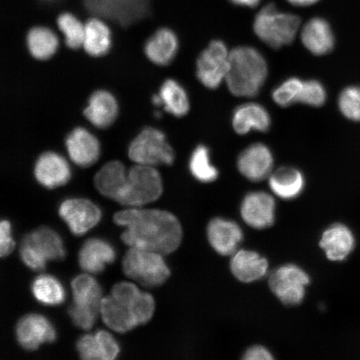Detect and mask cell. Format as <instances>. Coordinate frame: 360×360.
Wrapping results in <instances>:
<instances>
[{
    "label": "cell",
    "instance_id": "ba28073f",
    "mask_svg": "<svg viewBox=\"0 0 360 360\" xmlns=\"http://www.w3.org/2000/svg\"><path fill=\"white\" fill-rule=\"evenodd\" d=\"M130 160L137 165L153 166L171 165L174 162V151L161 130L143 129L130 143Z\"/></svg>",
    "mask_w": 360,
    "mask_h": 360
},
{
    "label": "cell",
    "instance_id": "9c48e42d",
    "mask_svg": "<svg viewBox=\"0 0 360 360\" xmlns=\"http://www.w3.org/2000/svg\"><path fill=\"white\" fill-rule=\"evenodd\" d=\"M310 282L309 274L294 264L282 265L269 278L270 290L286 306H297L302 303Z\"/></svg>",
    "mask_w": 360,
    "mask_h": 360
},
{
    "label": "cell",
    "instance_id": "7a4b0ae2",
    "mask_svg": "<svg viewBox=\"0 0 360 360\" xmlns=\"http://www.w3.org/2000/svg\"><path fill=\"white\" fill-rule=\"evenodd\" d=\"M155 310V299L129 282L116 283L111 295L102 300L103 323L119 333L132 330L150 321Z\"/></svg>",
    "mask_w": 360,
    "mask_h": 360
},
{
    "label": "cell",
    "instance_id": "d6986e66",
    "mask_svg": "<svg viewBox=\"0 0 360 360\" xmlns=\"http://www.w3.org/2000/svg\"><path fill=\"white\" fill-rule=\"evenodd\" d=\"M207 236L211 246L221 255L236 253L243 240V231L238 224L232 220L215 218L207 227Z\"/></svg>",
    "mask_w": 360,
    "mask_h": 360
},
{
    "label": "cell",
    "instance_id": "5bb4252c",
    "mask_svg": "<svg viewBox=\"0 0 360 360\" xmlns=\"http://www.w3.org/2000/svg\"><path fill=\"white\" fill-rule=\"evenodd\" d=\"M356 246V238L347 224L337 222L323 229L319 238V247L328 260L344 262L352 255Z\"/></svg>",
    "mask_w": 360,
    "mask_h": 360
},
{
    "label": "cell",
    "instance_id": "e575fe53",
    "mask_svg": "<svg viewBox=\"0 0 360 360\" xmlns=\"http://www.w3.org/2000/svg\"><path fill=\"white\" fill-rule=\"evenodd\" d=\"M57 24L68 47L77 49L83 46L85 26L77 17L71 13H63L58 16Z\"/></svg>",
    "mask_w": 360,
    "mask_h": 360
},
{
    "label": "cell",
    "instance_id": "8fae6325",
    "mask_svg": "<svg viewBox=\"0 0 360 360\" xmlns=\"http://www.w3.org/2000/svg\"><path fill=\"white\" fill-rule=\"evenodd\" d=\"M229 56L231 51L222 40H213L202 51L196 63V76L205 88L217 89L226 79Z\"/></svg>",
    "mask_w": 360,
    "mask_h": 360
},
{
    "label": "cell",
    "instance_id": "d6a6232c",
    "mask_svg": "<svg viewBox=\"0 0 360 360\" xmlns=\"http://www.w3.org/2000/svg\"><path fill=\"white\" fill-rule=\"evenodd\" d=\"M31 290L34 298L44 305H60L66 299L64 285L58 278L49 274H42L34 278Z\"/></svg>",
    "mask_w": 360,
    "mask_h": 360
},
{
    "label": "cell",
    "instance_id": "44dd1931",
    "mask_svg": "<svg viewBox=\"0 0 360 360\" xmlns=\"http://www.w3.org/2000/svg\"><path fill=\"white\" fill-rule=\"evenodd\" d=\"M81 359L86 360H112L119 356L120 346L114 336L105 330L94 335H85L77 342Z\"/></svg>",
    "mask_w": 360,
    "mask_h": 360
},
{
    "label": "cell",
    "instance_id": "ac0fdd59",
    "mask_svg": "<svg viewBox=\"0 0 360 360\" xmlns=\"http://www.w3.org/2000/svg\"><path fill=\"white\" fill-rule=\"evenodd\" d=\"M68 154L80 167H89L101 156V143L94 135L84 128H76L66 139Z\"/></svg>",
    "mask_w": 360,
    "mask_h": 360
},
{
    "label": "cell",
    "instance_id": "277c9868",
    "mask_svg": "<svg viewBox=\"0 0 360 360\" xmlns=\"http://www.w3.org/2000/svg\"><path fill=\"white\" fill-rule=\"evenodd\" d=\"M299 16L278 11L274 4H268L255 16L254 31L270 48L278 49L295 41L300 28Z\"/></svg>",
    "mask_w": 360,
    "mask_h": 360
},
{
    "label": "cell",
    "instance_id": "b9f144b4",
    "mask_svg": "<svg viewBox=\"0 0 360 360\" xmlns=\"http://www.w3.org/2000/svg\"><path fill=\"white\" fill-rule=\"evenodd\" d=\"M237 6L255 8L258 6L260 0H229Z\"/></svg>",
    "mask_w": 360,
    "mask_h": 360
},
{
    "label": "cell",
    "instance_id": "60d3db41",
    "mask_svg": "<svg viewBox=\"0 0 360 360\" xmlns=\"http://www.w3.org/2000/svg\"><path fill=\"white\" fill-rule=\"evenodd\" d=\"M243 359L245 360H269L273 359V355L263 346L256 345L247 349Z\"/></svg>",
    "mask_w": 360,
    "mask_h": 360
},
{
    "label": "cell",
    "instance_id": "7bdbcfd3",
    "mask_svg": "<svg viewBox=\"0 0 360 360\" xmlns=\"http://www.w3.org/2000/svg\"><path fill=\"white\" fill-rule=\"evenodd\" d=\"M288 2L292 4V6L298 7H307L313 6L316 4L319 0H287Z\"/></svg>",
    "mask_w": 360,
    "mask_h": 360
},
{
    "label": "cell",
    "instance_id": "cb8c5ba5",
    "mask_svg": "<svg viewBox=\"0 0 360 360\" xmlns=\"http://www.w3.org/2000/svg\"><path fill=\"white\" fill-rule=\"evenodd\" d=\"M304 46L315 56L330 53L335 46V35L328 21L322 18H313L301 30Z\"/></svg>",
    "mask_w": 360,
    "mask_h": 360
},
{
    "label": "cell",
    "instance_id": "603a6c76",
    "mask_svg": "<svg viewBox=\"0 0 360 360\" xmlns=\"http://www.w3.org/2000/svg\"><path fill=\"white\" fill-rule=\"evenodd\" d=\"M179 48L176 34L169 28H161L147 40L146 56L153 64L159 66L169 65L177 56Z\"/></svg>",
    "mask_w": 360,
    "mask_h": 360
},
{
    "label": "cell",
    "instance_id": "6da1fadb",
    "mask_svg": "<svg viewBox=\"0 0 360 360\" xmlns=\"http://www.w3.org/2000/svg\"><path fill=\"white\" fill-rule=\"evenodd\" d=\"M114 221L125 229L121 238L130 248L166 255L181 244V224L168 211L130 208L116 213Z\"/></svg>",
    "mask_w": 360,
    "mask_h": 360
},
{
    "label": "cell",
    "instance_id": "4fadbf2b",
    "mask_svg": "<svg viewBox=\"0 0 360 360\" xmlns=\"http://www.w3.org/2000/svg\"><path fill=\"white\" fill-rule=\"evenodd\" d=\"M16 338L22 348L33 351L44 344L55 342L57 332L48 318L42 314H30L17 323Z\"/></svg>",
    "mask_w": 360,
    "mask_h": 360
},
{
    "label": "cell",
    "instance_id": "7402d4cb",
    "mask_svg": "<svg viewBox=\"0 0 360 360\" xmlns=\"http://www.w3.org/2000/svg\"><path fill=\"white\" fill-rule=\"evenodd\" d=\"M232 125L235 131L240 135L248 134L252 130L267 132L271 126V117L259 103H246L233 111Z\"/></svg>",
    "mask_w": 360,
    "mask_h": 360
},
{
    "label": "cell",
    "instance_id": "8d00e7d4",
    "mask_svg": "<svg viewBox=\"0 0 360 360\" xmlns=\"http://www.w3.org/2000/svg\"><path fill=\"white\" fill-rule=\"evenodd\" d=\"M339 107L346 118L360 121V87L350 86L344 89L339 98Z\"/></svg>",
    "mask_w": 360,
    "mask_h": 360
},
{
    "label": "cell",
    "instance_id": "52a82bcc",
    "mask_svg": "<svg viewBox=\"0 0 360 360\" xmlns=\"http://www.w3.org/2000/svg\"><path fill=\"white\" fill-rule=\"evenodd\" d=\"M163 190V180L155 167L137 165L128 171L127 184L118 202L130 208H141L159 199Z\"/></svg>",
    "mask_w": 360,
    "mask_h": 360
},
{
    "label": "cell",
    "instance_id": "836d02e7",
    "mask_svg": "<svg viewBox=\"0 0 360 360\" xmlns=\"http://www.w3.org/2000/svg\"><path fill=\"white\" fill-rule=\"evenodd\" d=\"M188 169L192 176L201 183L214 182L219 177V171L211 162L210 148L204 145L198 146L192 152Z\"/></svg>",
    "mask_w": 360,
    "mask_h": 360
},
{
    "label": "cell",
    "instance_id": "ab89813d",
    "mask_svg": "<svg viewBox=\"0 0 360 360\" xmlns=\"http://www.w3.org/2000/svg\"><path fill=\"white\" fill-rule=\"evenodd\" d=\"M15 246L11 222L6 219L0 220V258L10 255Z\"/></svg>",
    "mask_w": 360,
    "mask_h": 360
},
{
    "label": "cell",
    "instance_id": "8992f818",
    "mask_svg": "<svg viewBox=\"0 0 360 360\" xmlns=\"http://www.w3.org/2000/svg\"><path fill=\"white\" fill-rule=\"evenodd\" d=\"M123 269L126 276L147 288L164 285L171 274L163 255L138 248H130L126 253Z\"/></svg>",
    "mask_w": 360,
    "mask_h": 360
},
{
    "label": "cell",
    "instance_id": "f546056e",
    "mask_svg": "<svg viewBox=\"0 0 360 360\" xmlns=\"http://www.w3.org/2000/svg\"><path fill=\"white\" fill-rule=\"evenodd\" d=\"M158 94L160 97L161 107L169 114L180 118L190 111L191 103L188 93L177 80L166 79Z\"/></svg>",
    "mask_w": 360,
    "mask_h": 360
},
{
    "label": "cell",
    "instance_id": "30bf717a",
    "mask_svg": "<svg viewBox=\"0 0 360 360\" xmlns=\"http://www.w3.org/2000/svg\"><path fill=\"white\" fill-rule=\"evenodd\" d=\"M84 6L94 15L129 26L147 17L150 0H84Z\"/></svg>",
    "mask_w": 360,
    "mask_h": 360
},
{
    "label": "cell",
    "instance_id": "484cf974",
    "mask_svg": "<svg viewBox=\"0 0 360 360\" xmlns=\"http://www.w3.org/2000/svg\"><path fill=\"white\" fill-rule=\"evenodd\" d=\"M268 260L255 251L242 250L233 255L231 269L237 280L252 283L261 280L268 272Z\"/></svg>",
    "mask_w": 360,
    "mask_h": 360
},
{
    "label": "cell",
    "instance_id": "5b68a950",
    "mask_svg": "<svg viewBox=\"0 0 360 360\" xmlns=\"http://www.w3.org/2000/svg\"><path fill=\"white\" fill-rule=\"evenodd\" d=\"M20 253L27 267L39 271L49 261L64 259L66 251L60 236L51 228L42 227L25 236Z\"/></svg>",
    "mask_w": 360,
    "mask_h": 360
},
{
    "label": "cell",
    "instance_id": "1f68e13d",
    "mask_svg": "<svg viewBox=\"0 0 360 360\" xmlns=\"http://www.w3.org/2000/svg\"><path fill=\"white\" fill-rule=\"evenodd\" d=\"M29 51L36 60H47L56 55L58 39L53 30L44 26L34 27L27 35Z\"/></svg>",
    "mask_w": 360,
    "mask_h": 360
},
{
    "label": "cell",
    "instance_id": "ee69618b",
    "mask_svg": "<svg viewBox=\"0 0 360 360\" xmlns=\"http://www.w3.org/2000/svg\"><path fill=\"white\" fill-rule=\"evenodd\" d=\"M42 1L46 2V3H53L57 1V0H42Z\"/></svg>",
    "mask_w": 360,
    "mask_h": 360
},
{
    "label": "cell",
    "instance_id": "3957f363",
    "mask_svg": "<svg viewBox=\"0 0 360 360\" xmlns=\"http://www.w3.org/2000/svg\"><path fill=\"white\" fill-rule=\"evenodd\" d=\"M267 77V62L258 49L250 46L232 49L225 81L233 96L243 98L257 96Z\"/></svg>",
    "mask_w": 360,
    "mask_h": 360
},
{
    "label": "cell",
    "instance_id": "4316f807",
    "mask_svg": "<svg viewBox=\"0 0 360 360\" xmlns=\"http://www.w3.org/2000/svg\"><path fill=\"white\" fill-rule=\"evenodd\" d=\"M128 171L120 161H111L103 165L94 178V184L102 195L120 200L127 184Z\"/></svg>",
    "mask_w": 360,
    "mask_h": 360
},
{
    "label": "cell",
    "instance_id": "2e32d148",
    "mask_svg": "<svg viewBox=\"0 0 360 360\" xmlns=\"http://www.w3.org/2000/svg\"><path fill=\"white\" fill-rule=\"evenodd\" d=\"M276 200L266 192L256 191L248 193L241 204V216L250 227L266 229L276 220Z\"/></svg>",
    "mask_w": 360,
    "mask_h": 360
},
{
    "label": "cell",
    "instance_id": "83f0119b",
    "mask_svg": "<svg viewBox=\"0 0 360 360\" xmlns=\"http://www.w3.org/2000/svg\"><path fill=\"white\" fill-rule=\"evenodd\" d=\"M269 184L274 195L282 200H292L304 191L305 178L300 170L283 166L269 175Z\"/></svg>",
    "mask_w": 360,
    "mask_h": 360
},
{
    "label": "cell",
    "instance_id": "7c38bea8",
    "mask_svg": "<svg viewBox=\"0 0 360 360\" xmlns=\"http://www.w3.org/2000/svg\"><path fill=\"white\" fill-rule=\"evenodd\" d=\"M58 214L75 236H83L96 227L102 218L101 210L86 199H68L61 202Z\"/></svg>",
    "mask_w": 360,
    "mask_h": 360
},
{
    "label": "cell",
    "instance_id": "e0dca14e",
    "mask_svg": "<svg viewBox=\"0 0 360 360\" xmlns=\"http://www.w3.org/2000/svg\"><path fill=\"white\" fill-rule=\"evenodd\" d=\"M34 176L45 188L60 187L70 181V166L65 158L57 153H44L36 162Z\"/></svg>",
    "mask_w": 360,
    "mask_h": 360
},
{
    "label": "cell",
    "instance_id": "ffe728a7",
    "mask_svg": "<svg viewBox=\"0 0 360 360\" xmlns=\"http://www.w3.org/2000/svg\"><path fill=\"white\" fill-rule=\"evenodd\" d=\"M116 251L109 241L101 238H89L79 250V264L89 274H101L107 265L115 262Z\"/></svg>",
    "mask_w": 360,
    "mask_h": 360
},
{
    "label": "cell",
    "instance_id": "74e56055",
    "mask_svg": "<svg viewBox=\"0 0 360 360\" xmlns=\"http://www.w3.org/2000/svg\"><path fill=\"white\" fill-rule=\"evenodd\" d=\"M326 101L325 87L317 80L304 81L300 103L313 107H319Z\"/></svg>",
    "mask_w": 360,
    "mask_h": 360
},
{
    "label": "cell",
    "instance_id": "d590c367",
    "mask_svg": "<svg viewBox=\"0 0 360 360\" xmlns=\"http://www.w3.org/2000/svg\"><path fill=\"white\" fill-rule=\"evenodd\" d=\"M303 85L304 81L299 78L292 77L283 81L273 90V101L281 107H289L300 103Z\"/></svg>",
    "mask_w": 360,
    "mask_h": 360
},
{
    "label": "cell",
    "instance_id": "f1b7e54d",
    "mask_svg": "<svg viewBox=\"0 0 360 360\" xmlns=\"http://www.w3.org/2000/svg\"><path fill=\"white\" fill-rule=\"evenodd\" d=\"M73 291V305L79 308L101 312L102 288L100 283L89 274H80L71 283Z\"/></svg>",
    "mask_w": 360,
    "mask_h": 360
},
{
    "label": "cell",
    "instance_id": "4dcf8cb0",
    "mask_svg": "<svg viewBox=\"0 0 360 360\" xmlns=\"http://www.w3.org/2000/svg\"><path fill=\"white\" fill-rule=\"evenodd\" d=\"M111 45V31L105 22L100 19L88 21L84 31V51L93 57H101L109 52Z\"/></svg>",
    "mask_w": 360,
    "mask_h": 360
},
{
    "label": "cell",
    "instance_id": "9a60e30c",
    "mask_svg": "<svg viewBox=\"0 0 360 360\" xmlns=\"http://www.w3.org/2000/svg\"><path fill=\"white\" fill-rule=\"evenodd\" d=\"M274 162L270 148L262 143H255L240 153L237 167L247 179L252 182H260L271 174Z\"/></svg>",
    "mask_w": 360,
    "mask_h": 360
},
{
    "label": "cell",
    "instance_id": "f35d334b",
    "mask_svg": "<svg viewBox=\"0 0 360 360\" xmlns=\"http://www.w3.org/2000/svg\"><path fill=\"white\" fill-rule=\"evenodd\" d=\"M69 314L75 326L84 330H89L96 323L98 312L76 307L72 304L69 309Z\"/></svg>",
    "mask_w": 360,
    "mask_h": 360
},
{
    "label": "cell",
    "instance_id": "d4e9b609",
    "mask_svg": "<svg viewBox=\"0 0 360 360\" xmlns=\"http://www.w3.org/2000/svg\"><path fill=\"white\" fill-rule=\"evenodd\" d=\"M84 114L89 122L96 127H110L118 116V102L111 93L106 90H98L90 97Z\"/></svg>",
    "mask_w": 360,
    "mask_h": 360
}]
</instances>
